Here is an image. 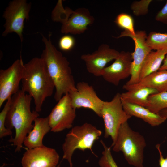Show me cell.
Masks as SVG:
<instances>
[{
  "instance_id": "obj_10",
  "label": "cell",
  "mask_w": 167,
  "mask_h": 167,
  "mask_svg": "<svg viewBox=\"0 0 167 167\" xmlns=\"http://www.w3.org/2000/svg\"><path fill=\"white\" fill-rule=\"evenodd\" d=\"M76 88L68 93L73 107L75 109L82 108L90 109L101 117L104 101L98 97L93 87L81 81L76 84Z\"/></svg>"
},
{
  "instance_id": "obj_14",
  "label": "cell",
  "mask_w": 167,
  "mask_h": 167,
  "mask_svg": "<svg viewBox=\"0 0 167 167\" xmlns=\"http://www.w3.org/2000/svg\"><path fill=\"white\" fill-rule=\"evenodd\" d=\"M59 156L54 149L44 145L28 149L22 157V167H56Z\"/></svg>"
},
{
  "instance_id": "obj_32",
  "label": "cell",
  "mask_w": 167,
  "mask_h": 167,
  "mask_svg": "<svg viewBox=\"0 0 167 167\" xmlns=\"http://www.w3.org/2000/svg\"><path fill=\"white\" fill-rule=\"evenodd\" d=\"M56 167H60V165H58V166Z\"/></svg>"
},
{
  "instance_id": "obj_17",
  "label": "cell",
  "mask_w": 167,
  "mask_h": 167,
  "mask_svg": "<svg viewBox=\"0 0 167 167\" xmlns=\"http://www.w3.org/2000/svg\"><path fill=\"white\" fill-rule=\"evenodd\" d=\"M32 130L25 138L23 144L28 149L42 146L44 136L50 131L48 116L45 118H36L34 121Z\"/></svg>"
},
{
  "instance_id": "obj_9",
  "label": "cell",
  "mask_w": 167,
  "mask_h": 167,
  "mask_svg": "<svg viewBox=\"0 0 167 167\" xmlns=\"http://www.w3.org/2000/svg\"><path fill=\"white\" fill-rule=\"evenodd\" d=\"M147 36L145 31H136L134 35L124 31L121 32L118 36L116 37L117 38L124 37H129L134 42L135 50L133 52L131 53L132 61L131 77L125 84V85L136 84L139 81L140 73L143 64L147 55L152 50L146 43Z\"/></svg>"
},
{
  "instance_id": "obj_19",
  "label": "cell",
  "mask_w": 167,
  "mask_h": 167,
  "mask_svg": "<svg viewBox=\"0 0 167 167\" xmlns=\"http://www.w3.org/2000/svg\"><path fill=\"white\" fill-rule=\"evenodd\" d=\"M159 93L156 89L148 87L133 89L121 94V99L127 102L147 108L149 96Z\"/></svg>"
},
{
  "instance_id": "obj_16",
  "label": "cell",
  "mask_w": 167,
  "mask_h": 167,
  "mask_svg": "<svg viewBox=\"0 0 167 167\" xmlns=\"http://www.w3.org/2000/svg\"><path fill=\"white\" fill-rule=\"evenodd\" d=\"M121 100L123 108L127 114L142 119L152 126H159L166 120L159 113H153L145 107Z\"/></svg>"
},
{
  "instance_id": "obj_12",
  "label": "cell",
  "mask_w": 167,
  "mask_h": 167,
  "mask_svg": "<svg viewBox=\"0 0 167 167\" xmlns=\"http://www.w3.org/2000/svg\"><path fill=\"white\" fill-rule=\"evenodd\" d=\"M21 56L9 67L0 70V108L5 101L19 89L24 65Z\"/></svg>"
},
{
  "instance_id": "obj_3",
  "label": "cell",
  "mask_w": 167,
  "mask_h": 167,
  "mask_svg": "<svg viewBox=\"0 0 167 167\" xmlns=\"http://www.w3.org/2000/svg\"><path fill=\"white\" fill-rule=\"evenodd\" d=\"M22 89L34 99L35 111L41 110L45 99L51 96L55 88L54 83L44 61L37 57L24 64Z\"/></svg>"
},
{
  "instance_id": "obj_24",
  "label": "cell",
  "mask_w": 167,
  "mask_h": 167,
  "mask_svg": "<svg viewBox=\"0 0 167 167\" xmlns=\"http://www.w3.org/2000/svg\"><path fill=\"white\" fill-rule=\"evenodd\" d=\"M100 142L104 148L102 156L99 159L98 164L100 167H118L112 156L111 148L108 147L101 140Z\"/></svg>"
},
{
  "instance_id": "obj_11",
  "label": "cell",
  "mask_w": 167,
  "mask_h": 167,
  "mask_svg": "<svg viewBox=\"0 0 167 167\" xmlns=\"http://www.w3.org/2000/svg\"><path fill=\"white\" fill-rule=\"evenodd\" d=\"M58 102L48 116L51 131L54 132L71 128L76 116L68 93Z\"/></svg>"
},
{
  "instance_id": "obj_28",
  "label": "cell",
  "mask_w": 167,
  "mask_h": 167,
  "mask_svg": "<svg viewBox=\"0 0 167 167\" xmlns=\"http://www.w3.org/2000/svg\"><path fill=\"white\" fill-rule=\"evenodd\" d=\"M155 19L158 22L167 24V1L163 8L156 15Z\"/></svg>"
},
{
  "instance_id": "obj_27",
  "label": "cell",
  "mask_w": 167,
  "mask_h": 167,
  "mask_svg": "<svg viewBox=\"0 0 167 167\" xmlns=\"http://www.w3.org/2000/svg\"><path fill=\"white\" fill-rule=\"evenodd\" d=\"M75 40L72 36L66 35L62 36L59 39L58 45L62 50L67 52L71 51L74 47Z\"/></svg>"
},
{
  "instance_id": "obj_8",
  "label": "cell",
  "mask_w": 167,
  "mask_h": 167,
  "mask_svg": "<svg viewBox=\"0 0 167 167\" xmlns=\"http://www.w3.org/2000/svg\"><path fill=\"white\" fill-rule=\"evenodd\" d=\"M31 7V3L26 0H14L9 2L2 16L5 20L3 36L15 32L19 36L21 41H23L24 21L29 20Z\"/></svg>"
},
{
  "instance_id": "obj_30",
  "label": "cell",
  "mask_w": 167,
  "mask_h": 167,
  "mask_svg": "<svg viewBox=\"0 0 167 167\" xmlns=\"http://www.w3.org/2000/svg\"><path fill=\"white\" fill-rule=\"evenodd\" d=\"M167 70V54L163 62V64L161 65L159 70Z\"/></svg>"
},
{
  "instance_id": "obj_22",
  "label": "cell",
  "mask_w": 167,
  "mask_h": 167,
  "mask_svg": "<svg viewBox=\"0 0 167 167\" xmlns=\"http://www.w3.org/2000/svg\"><path fill=\"white\" fill-rule=\"evenodd\" d=\"M148 100L149 105L147 108L153 113H158L167 109V91L151 95Z\"/></svg>"
},
{
  "instance_id": "obj_4",
  "label": "cell",
  "mask_w": 167,
  "mask_h": 167,
  "mask_svg": "<svg viewBox=\"0 0 167 167\" xmlns=\"http://www.w3.org/2000/svg\"><path fill=\"white\" fill-rule=\"evenodd\" d=\"M146 146L143 136L133 131L127 122L121 126L116 141L111 145L113 151L122 152L128 163L135 167H144V152Z\"/></svg>"
},
{
  "instance_id": "obj_2",
  "label": "cell",
  "mask_w": 167,
  "mask_h": 167,
  "mask_svg": "<svg viewBox=\"0 0 167 167\" xmlns=\"http://www.w3.org/2000/svg\"><path fill=\"white\" fill-rule=\"evenodd\" d=\"M51 34V32L49 33L48 38L42 35L45 48L41 58L45 62L54 83L55 89L54 98L58 102L70 91L76 89V85L70 63L52 44Z\"/></svg>"
},
{
  "instance_id": "obj_26",
  "label": "cell",
  "mask_w": 167,
  "mask_h": 167,
  "mask_svg": "<svg viewBox=\"0 0 167 167\" xmlns=\"http://www.w3.org/2000/svg\"><path fill=\"white\" fill-rule=\"evenodd\" d=\"M11 97H10L6 101V103L0 113V138L1 139L12 134L11 130L7 128L5 126L6 117L10 107Z\"/></svg>"
},
{
  "instance_id": "obj_21",
  "label": "cell",
  "mask_w": 167,
  "mask_h": 167,
  "mask_svg": "<svg viewBox=\"0 0 167 167\" xmlns=\"http://www.w3.org/2000/svg\"><path fill=\"white\" fill-rule=\"evenodd\" d=\"M146 42L152 50L167 49V33L151 32L147 36Z\"/></svg>"
},
{
  "instance_id": "obj_1",
  "label": "cell",
  "mask_w": 167,
  "mask_h": 167,
  "mask_svg": "<svg viewBox=\"0 0 167 167\" xmlns=\"http://www.w3.org/2000/svg\"><path fill=\"white\" fill-rule=\"evenodd\" d=\"M32 99V97L22 89L11 97L5 126L7 128L15 129V137H11L8 141L15 147V152L21 151L25 138L33 127L32 122L39 116L35 111H31Z\"/></svg>"
},
{
  "instance_id": "obj_5",
  "label": "cell",
  "mask_w": 167,
  "mask_h": 167,
  "mask_svg": "<svg viewBox=\"0 0 167 167\" xmlns=\"http://www.w3.org/2000/svg\"><path fill=\"white\" fill-rule=\"evenodd\" d=\"M54 21L61 23V32L62 33L80 34L88 29L95 20L88 9L80 8L73 11L70 8H64L62 0H58L52 11Z\"/></svg>"
},
{
  "instance_id": "obj_13",
  "label": "cell",
  "mask_w": 167,
  "mask_h": 167,
  "mask_svg": "<svg viewBox=\"0 0 167 167\" xmlns=\"http://www.w3.org/2000/svg\"><path fill=\"white\" fill-rule=\"evenodd\" d=\"M119 53V52L110 48L108 45L102 44L94 52L83 54L80 58L85 62L89 73L94 76L100 77L101 76L106 64L115 59Z\"/></svg>"
},
{
  "instance_id": "obj_23",
  "label": "cell",
  "mask_w": 167,
  "mask_h": 167,
  "mask_svg": "<svg viewBox=\"0 0 167 167\" xmlns=\"http://www.w3.org/2000/svg\"><path fill=\"white\" fill-rule=\"evenodd\" d=\"M114 22L118 26L124 31L135 34L134 19L129 14L125 13L119 14L116 16Z\"/></svg>"
},
{
  "instance_id": "obj_25",
  "label": "cell",
  "mask_w": 167,
  "mask_h": 167,
  "mask_svg": "<svg viewBox=\"0 0 167 167\" xmlns=\"http://www.w3.org/2000/svg\"><path fill=\"white\" fill-rule=\"evenodd\" d=\"M152 0L135 1L131 4L130 9L134 15L139 16L144 15L148 13V7Z\"/></svg>"
},
{
  "instance_id": "obj_31",
  "label": "cell",
  "mask_w": 167,
  "mask_h": 167,
  "mask_svg": "<svg viewBox=\"0 0 167 167\" xmlns=\"http://www.w3.org/2000/svg\"><path fill=\"white\" fill-rule=\"evenodd\" d=\"M158 113L166 119H167V109L161 110Z\"/></svg>"
},
{
  "instance_id": "obj_15",
  "label": "cell",
  "mask_w": 167,
  "mask_h": 167,
  "mask_svg": "<svg viewBox=\"0 0 167 167\" xmlns=\"http://www.w3.org/2000/svg\"><path fill=\"white\" fill-rule=\"evenodd\" d=\"M132 58L131 53L122 51L111 65L103 70L101 76L106 81L115 86L131 76Z\"/></svg>"
},
{
  "instance_id": "obj_6",
  "label": "cell",
  "mask_w": 167,
  "mask_h": 167,
  "mask_svg": "<svg viewBox=\"0 0 167 167\" xmlns=\"http://www.w3.org/2000/svg\"><path fill=\"white\" fill-rule=\"evenodd\" d=\"M102 134L101 130L88 123L72 127L66 134L62 145V159L68 161L70 167H73L71 158L75 151L89 149L93 153V144Z\"/></svg>"
},
{
  "instance_id": "obj_20",
  "label": "cell",
  "mask_w": 167,
  "mask_h": 167,
  "mask_svg": "<svg viewBox=\"0 0 167 167\" xmlns=\"http://www.w3.org/2000/svg\"><path fill=\"white\" fill-rule=\"evenodd\" d=\"M167 54V49L151 51L149 53L142 66L139 80L150 74L158 71Z\"/></svg>"
},
{
  "instance_id": "obj_29",
  "label": "cell",
  "mask_w": 167,
  "mask_h": 167,
  "mask_svg": "<svg viewBox=\"0 0 167 167\" xmlns=\"http://www.w3.org/2000/svg\"><path fill=\"white\" fill-rule=\"evenodd\" d=\"M160 147L161 145L160 144H157L156 145V148L159 153V158L158 160L159 165L160 167H167V156L165 158L164 157L160 149Z\"/></svg>"
},
{
  "instance_id": "obj_18",
  "label": "cell",
  "mask_w": 167,
  "mask_h": 167,
  "mask_svg": "<svg viewBox=\"0 0 167 167\" xmlns=\"http://www.w3.org/2000/svg\"><path fill=\"white\" fill-rule=\"evenodd\" d=\"M140 87L154 88L159 92L167 91V70H158L151 73L136 84L131 85L124 84L123 88L127 91Z\"/></svg>"
},
{
  "instance_id": "obj_7",
  "label": "cell",
  "mask_w": 167,
  "mask_h": 167,
  "mask_svg": "<svg viewBox=\"0 0 167 167\" xmlns=\"http://www.w3.org/2000/svg\"><path fill=\"white\" fill-rule=\"evenodd\" d=\"M120 94L117 93L110 101H104L101 110V117L105 127L104 137H111L113 141L112 145L116 141L121 126L132 117L124 110Z\"/></svg>"
}]
</instances>
